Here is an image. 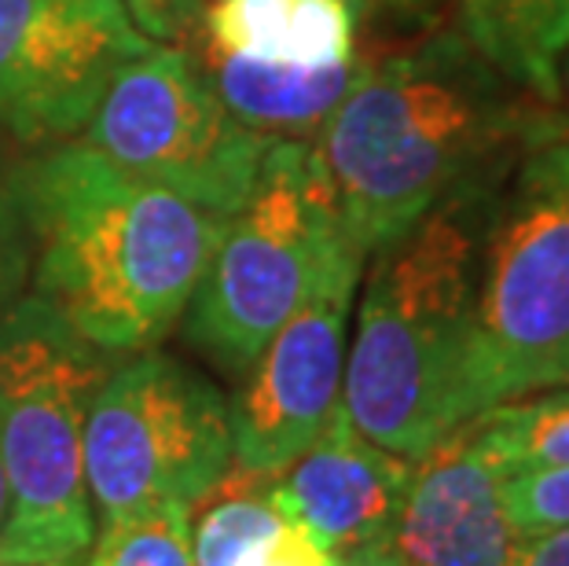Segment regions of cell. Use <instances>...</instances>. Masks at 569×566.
<instances>
[{"instance_id": "7a4b0ae2", "label": "cell", "mask_w": 569, "mask_h": 566, "mask_svg": "<svg viewBox=\"0 0 569 566\" xmlns=\"http://www.w3.org/2000/svg\"><path fill=\"white\" fill-rule=\"evenodd\" d=\"M33 232V295L111 357L154 349L184 320L224 218L63 143L8 177Z\"/></svg>"}, {"instance_id": "44dd1931", "label": "cell", "mask_w": 569, "mask_h": 566, "mask_svg": "<svg viewBox=\"0 0 569 566\" xmlns=\"http://www.w3.org/2000/svg\"><path fill=\"white\" fill-rule=\"evenodd\" d=\"M132 27L151 44L177 48L202 16L206 0H122Z\"/></svg>"}, {"instance_id": "d6986e66", "label": "cell", "mask_w": 569, "mask_h": 566, "mask_svg": "<svg viewBox=\"0 0 569 566\" xmlns=\"http://www.w3.org/2000/svg\"><path fill=\"white\" fill-rule=\"evenodd\" d=\"M33 284V232L27 210L11 188V180H0V317L30 295Z\"/></svg>"}, {"instance_id": "7402d4cb", "label": "cell", "mask_w": 569, "mask_h": 566, "mask_svg": "<svg viewBox=\"0 0 569 566\" xmlns=\"http://www.w3.org/2000/svg\"><path fill=\"white\" fill-rule=\"evenodd\" d=\"M507 566H569V526L522 534Z\"/></svg>"}, {"instance_id": "3957f363", "label": "cell", "mask_w": 569, "mask_h": 566, "mask_svg": "<svg viewBox=\"0 0 569 566\" xmlns=\"http://www.w3.org/2000/svg\"><path fill=\"white\" fill-rule=\"evenodd\" d=\"M500 180L459 191L390 247L368 255L342 405L360 435L405 460L427 456L463 424L478 255Z\"/></svg>"}, {"instance_id": "83f0119b", "label": "cell", "mask_w": 569, "mask_h": 566, "mask_svg": "<svg viewBox=\"0 0 569 566\" xmlns=\"http://www.w3.org/2000/svg\"><path fill=\"white\" fill-rule=\"evenodd\" d=\"M365 4H368V0H365Z\"/></svg>"}, {"instance_id": "cb8c5ba5", "label": "cell", "mask_w": 569, "mask_h": 566, "mask_svg": "<svg viewBox=\"0 0 569 566\" xmlns=\"http://www.w3.org/2000/svg\"><path fill=\"white\" fill-rule=\"evenodd\" d=\"M368 4H382V8H397V11H422L438 0H368Z\"/></svg>"}, {"instance_id": "6da1fadb", "label": "cell", "mask_w": 569, "mask_h": 566, "mask_svg": "<svg viewBox=\"0 0 569 566\" xmlns=\"http://www.w3.org/2000/svg\"><path fill=\"white\" fill-rule=\"evenodd\" d=\"M566 122L562 107L518 89L448 30L360 67L312 151L349 239L375 255L459 191L500 180L532 140Z\"/></svg>"}, {"instance_id": "2e32d148", "label": "cell", "mask_w": 569, "mask_h": 566, "mask_svg": "<svg viewBox=\"0 0 569 566\" xmlns=\"http://www.w3.org/2000/svg\"><path fill=\"white\" fill-rule=\"evenodd\" d=\"M470 419L507 475L569 464V387L518 397Z\"/></svg>"}, {"instance_id": "5b68a950", "label": "cell", "mask_w": 569, "mask_h": 566, "mask_svg": "<svg viewBox=\"0 0 569 566\" xmlns=\"http://www.w3.org/2000/svg\"><path fill=\"white\" fill-rule=\"evenodd\" d=\"M118 357L96 349L41 295L0 317V464L8 523L0 559L81 563L96 537L84 424Z\"/></svg>"}, {"instance_id": "e0dca14e", "label": "cell", "mask_w": 569, "mask_h": 566, "mask_svg": "<svg viewBox=\"0 0 569 566\" xmlns=\"http://www.w3.org/2000/svg\"><path fill=\"white\" fill-rule=\"evenodd\" d=\"M89 566H196L191 512L162 508L96 526Z\"/></svg>"}, {"instance_id": "7c38bea8", "label": "cell", "mask_w": 569, "mask_h": 566, "mask_svg": "<svg viewBox=\"0 0 569 566\" xmlns=\"http://www.w3.org/2000/svg\"><path fill=\"white\" fill-rule=\"evenodd\" d=\"M411 467L416 460L360 435L346 405H338L309 449L276 475L272 493L331 556H342L349 548L390 540Z\"/></svg>"}, {"instance_id": "5bb4252c", "label": "cell", "mask_w": 569, "mask_h": 566, "mask_svg": "<svg viewBox=\"0 0 569 566\" xmlns=\"http://www.w3.org/2000/svg\"><path fill=\"white\" fill-rule=\"evenodd\" d=\"M177 52H184L196 63L206 86L221 96V103L239 122L272 140H301L309 132H320L365 67V59L357 56L346 63L312 70L272 67L217 52L202 41H184Z\"/></svg>"}, {"instance_id": "52a82bcc", "label": "cell", "mask_w": 569, "mask_h": 566, "mask_svg": "<svg viewBox=\"0 0 569 566\" xmlns=\"http://www.w3.org/2000/svg\"><path fill=\"white\" fill-rule=\"evenodd\" d=\"M236 464L232 408L184 360L143 349L111 368L84 424V481L96 526L184 508Z\"/></svg>"}, {"instance_id": "30bf717a", "label": "cell", "mask_w": 569, "mask_h": 566, "mask_svg": "<svg viewBox=\"0 0 569 566\" xmlns=\"http://www.w3.org/2000/svg\"><path fill=\"white\" fill-rule=\"evenodd\" d=\"M148 48L122 0H0V129L22 143L74 137Z\"/></svg>"}, {"instance_id": "603a6c76", "label": "cell", "mask_w": 569, "mask_h": 566, "mask_svg": "<svg viewBox=\"0 0 569 566\" xmlns=\"http://www.w3.org/2000/svg\"><path fill=\"white\" fill-rule=\"evenodd\" d=\"M335 566H401V559L390 548V540H375V545L349 548L342 556H335Z\"/></svg>"}, {"instance_id": "484cf974", "label": "cell", "mask_w": 569, "mask_h": 566, "mask_svg": "<svg viewBox=\"0 0 569 566\" xmlns=\"http://www.w3.org/2000/svg\"><path fill=\"white\" fill-rule=\"evenodd\" d=\"M0 566H89V563H38V559H0Z\"/></svg>"}, {"instance_id": "d4e9b609", "label": "cell", "mask_w": 569, "mask_h": 566, "mask_svg": "<svg viewBox=\"0 0 569 566\" xmlns=\"http://www.w3.org/2000/svg\"><path fill=\"white\" fill-rule=\"evenodd\" d=\"M8 523V481H4V464H0V537H4Z\"/></svg>"}, {"instance_id": "8992f818", "label": "cell", "mask_w": 569, "mask_h": 566, "mask_svg": "<svg viewBox=\"0 0 569 566\" xmlns=\"http://www.w3.org/2000/svg\"><path fill=\"white\" fill-rule=\"evenodd\" d=\"M342 244L349 232L312 143L272 140L258 185L224 218L191 295L188 342L224 376L243 379Z\"/></svg>"}, {"instance_id": "ac0fdd59", "label": "cell", "mask_w": 569, "mask_h": 566, "mask_svg": "<svg viewBox=\"0 0 569 566\" xmlns=\"http://www.w3.org/2000/svg\"><path fill=\"white\" fill-rule=\"evenodd\" d=\"M503 500L518 534L569 526V464L507 475Z\"/></svg>"}, {"instance_id": "4316f807", "label": "cell", "mask_w": 569, "mask_h": 566, "mask_svg": "<svg viewBox=\"0 0 569 566\" xmlns=\"http://www.w3.org/2000/svg\"><path fill=\"white\" fill-rule=\"evenodd\" d=\"M562 111L569 118V56H566V63H562Z\"/></svg>"}, {"instance_id": "9c48e42d", "label": "cell", "mask_w": 569, "mask_h": 566, "mask_svg": "<svg viewBox=\"0 0 569 566\" xmlns=\"http://www.w3.org/2000/svg\"><path fill=\"white\" fill-rule=\"evenodd\" d=\"M368 255L353 239L335 250L283 328L247 368L232 408L236 464L280 475L342 405L349 317Z\"/></svg>"}, {"instance_id": "8fae6325", "label": "cell", "mask_w": 569, "mask_h": 566, "mask_svg": "<svg viewBox=\"0 0 569 566\" xmlns=\"http://www.w3.org/2000/svg\"><path fill=\"white\" fill-rule=\"evenodd\" d=\"M507 467L481 441L475 419L419 456L390 548L401 566H507L522 534L503 500Z\"/></svg>"}, {"instance_id": "9a60e30c", "label": "cell", "mask_w": 569, "mask_h": 566, "mask_svg": "<svg viewBox=\"0 0 569 566\" xmlns=\"http://www.w3.org/2000/svg\"><path fill=\"white\" fill-rule=\"evenodd\" d=\"M459 33L540 103L562 107L569 0H459Z\"/></svg>"}, {"instance_id": "ffe728a7", "label": "cell", "mask_w": 569, "mask_h": 566, "mask_svg": "<svg viewBox=\"0 0 569 566\" xmlns=\"http://www.w3.org/2000/svg\"><path fill=\"white\" fill-rule=\"evenodd\" d=\"M236 566H335V556L295 515L283 512V523L250 552H243V559Z\"/></svg>"}, {"instance_id": "ba28073f", "label": "cell", "mask_w": 569, "mask_h": 566, "mask_svg": "<svg viewBox=\"0 0 569 566\" xmlns=\"http://www.w3.org/2000/svg\"><path fill=\"white\" fill-rule=\"evenodd\" d=\"M84 129V143L122 170L217 218H232L250 199L272 143L239 122L196 63L166 44L132 59Z\"/></svg>"}, {"instance_id": "4fadbf2b", "label": "cell", "mask_w": 569, "mask_h": 566, "mask_svg": "<svg viewBox=\"0 0 569 566\" xmlns=\"http://www.w3.org/2000/svg\"><path fill=\"white\" fill-rule=\"evenodd\" d=\"M365 8V0H206L184 41L272 67H335L357 56Z\"/></svg>"}, {"instance_id": "277c9868", "label": "cell", "mask_w": 569, "mask_h": 566, "mask_svg": "<svg viewBox=\"0 0 569 566\" xmlns=\"http://www.w3.org/2000/svg\"><path fill=\"white\" fill-rule=\"evenodd\" d=\"M569 387V122L492 191L463 360V419Z\"/></svg>"}]
</instances>
